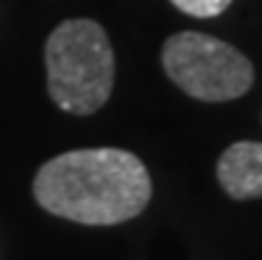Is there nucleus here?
I'll return each mask as SVG.
<instances>
[{
  "label": "nucleus",
  "mask_w": 262,
  "mask_h": 260,
  "mask_svg": "<svg viewBox=\"0 0 262 260\" xmlns=\"http://www.w3.org/2000/svg\"><path fill=\"white\" fill-rule=\"evenodd\" d=\"M32 194L42 210L64 221L117 226L146 210L151 175L133 151L74 149L40 167Z\"/></svg>",
  "instance_id": "f257e3e1"
},
{
  "label": "nucleus",
  "mask_w": 262,
  "mask_h": 260,
  "mask_svg": "<svg viewBox=\"0 0 262 260\" xmlns=\"http://www.w3.org/2000/svg\"><path fill=\"white\" fill-rule=\"evenodd\" d=\"M48 93L69 114H93L109 101L114 85V51L93 19L61 22L45 43Z\"/></svg>",
  "instance_id": "f03ea898"
},
{
  "label": "nucleus",
  "mask_w": 262,
  "mask_h": 260,
  "mask_svg": "<svg viewBox=\"0 0 262 260\" xmlns=\"http://www.w3.org/2000/svg\"><path fill=\"white\" fill-rule=\"evenodd\" d=\"M167 77L199 101H230L254 83L252 61L233 45L204 32H178L162 48Z\"/></svg>",
  "instance_id": "7ed1b4c3"
},
{
  "label": "nucleus",
  "mask_w": 262,
  "mask_h": 260,
  "mask_svg": "<svg viewBox=\"0 0 262 260\" xmlns=\"http://www.w3.org/2000/svg\"><path fill=\"white\" fill-rule=\"evenodd\" d=\"M217 181L230 199H259L262 196V144L238 141L228 146L217 159Z\"/></svg>",
  "instance_id": "20e7f679"
},
{
  "label": "nucleus",
  "mask_w": 262,
  "mask_h": 260,
  "mask_svg": "<svg viewBox=\"0 0 262 260\" xmlns=\"http://www.w3.org/2000/svg\"><path fill=\"white\" fill-rule=\"evenodd\" d=\"M233 3V0H172V6L180 8L183 13L196 19H212V16H220V13Z\"/></svg>",
  "instance_id": "39448f33"
}]
</instances>
